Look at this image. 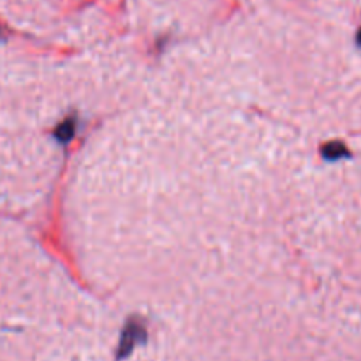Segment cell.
I'll return each instance as SVG.
<instances>
[{"label": "cell", "instance_id": "obj_1", "mask_svg": "<svg viewBox=\"0 0 361 361\" xmlns=\"http://www.w3.org/2000/svg\"><path fill=\"white\" fill-rule=\"evenodd\" d=\"M145 328L141 326L140 323H134V321H130L129 324H127V328L123 330V335H122V341H120V351H118V356L120 358H123V356L129 355L130 351H133L134 348H136L140 342L145 341Z\"/></svg>", "mask_w": 361, "mask_h": 361}, {"label": "cell", "instance_id": "obj_2", "mask_svg": "<svg viewBox=\"0 0 361 361\" xmlns=\"http://www.w3.org/2000/svg\"><path fill=\"white\" fill-rule=\"evenodd\" d=\"M323 155L326 159H330V161H335V159L345 157V155H348V148L342 143H337V141H335V143L326 145V147L323 148Z\"/></svg>", "mask_w": 361, "mask_h": 361}, {"label": "cell", "instance_id": "obj_3", "mask_svg": "<svg viewBox=\"0 0 361 361\" xmlns=\"http://www.w3.org/2000/svg\"><path fill=\"white\" fill-rule=\"evenodd\" d=\"M74 134V120H66L62 126H59V129L55 130V136L56 140L62 141V143H67V141L73 137Z\"/></svg>", "mask_w": 361, "mask_h": 361}, {"label": "cell", "instance_id": "obj_4", "mask_svg": "<svg viewBox=\"0 0 361 361\" xmlns=\"http://www.w3.org/2000/svg\"><path fill=\"white\" fill-rule=\"evenodd\" d=\"M358 44L361 46V30L358 32Z\"/></svg>", "mask_w": 361, "mask_h": 361}]
</instances>
